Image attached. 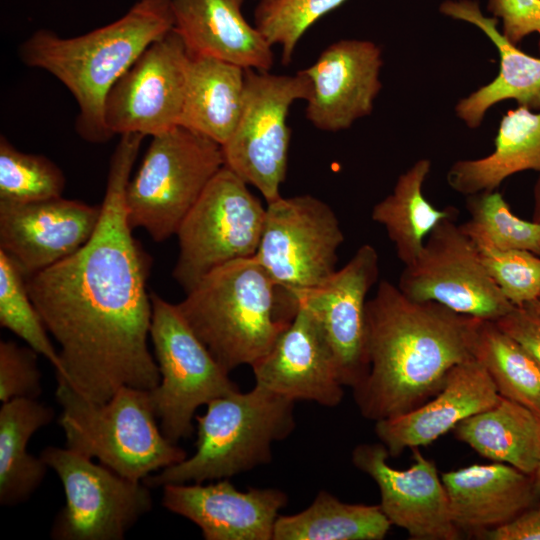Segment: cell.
I'll list each match as a JSON object with an SVG mask.
<instances>
[{"label":"cell","instance_id":"d4e9b609","mask_svg":"<svg viewBox=\"0 0 540 540\" xmlns=\"http://www.w3.org/2000/svg\"><path fill=\"white\" fill-rule=\"evenodd\" d=\"M526 170L540 173V111L518 106L501 118L494 150L485 157L456 161L447 183L468 196L497 190L505 179Z\"/></svg>","mask_w":540,"mask_h":540},{"label":"cell","instance_id":"cb8c5ba5","mask_svg":"<svg viewBox=\"0 0 540 540\" xmlns=\"http://www.w3.org/2000/svg\"><path fill=\"white\" fill-rule=\"evenodd\" d=\"M441 14L468 22L490 39L499 54V73L455 105L456 116L471 129L478 128L495 104L515 100L518 106L540 110V58L533 57L509 41L499 30V20L485 16L476 0H445Z\"/></svg>","mask_w":540,"mask_h":540},{"label":"cell","instance_id":"e575fe53","mask_svg":"<svg viewBox=\"0 0 540 540\" xmlns=\"http://www.w3.org/2000/svg\"><path fill=\"white\" fill-rule=\"evenodd\" d=\"M346 0L260 1L254 12L255 26L267 41L281 47L282 63L288 64L304 33L322 16Z\"/></svg>","mask_w":540,"mask_h":540},{"label":"cell","instance_id":"1f68e13d","mask_svg":"<svg viewBox=\"0 0 540 540\" xmlns=\"http://www.w3.org/2000/svg\"><path fill=\"white\" fill-rule=\"evenodd\" d=\"M466 208L469 219L459 226L476 246L540 256V224L517 217L497 190L468 195Z\"/></svg>","mask_w":540,"mask_h":540},{"label":"cell","instance_id":"5bb4252c","mask_svg":"<svg viewBox=\"0 0 540 540\" xmlns=\"http://www.w3.org/2000/svg\"><path fill=\"white\" fill-rule=\"evenodd\" d=\"M190 60L173 29L150 44L107 96L104 119L110 135L154 137L179 126Z\"/></svg>","mask_w":540,"mask_h":540},{"label":"cell","instance_id":"5b68a950","mask_svg":"<svg viewBox=\"0 0 540 540\" xmlns=\"http://www.w3.org/2000/svg\"><path fill=\"white\" fill-rule=\"evenodd\" d=\"M195 416V453L146 477L150 488L204 483L247 472L272 459V444L295 428L294 401L260 385L218 397Z\"/></svg>","mask_w":540,"mask_h":540},{"label":"cell","instance_id":"8992f818","mask_svg":"<svg viewBox=\"0 0 540 540\" xmlns=\"http://www.w3.org/2000/svg\"><path fill=\"white\" fill-rule=\"evenodd\" d=\"M56 398L66 447L125 478L143 481L187 457L157 424L149 390L123 386L98 403L58 381Z\"/></svg>","mask_w":540,"mask_h":540},{"label":"cell","instance_id":"6da1fadb","mask_svg":"<svg viewBox=\"0 0 540 540\" xmlns=\"http://www.w3.org/2000/svg\"><path fill=\"white\" fill-rule=\"evenodd\" d=\"M145 136L121 135L111 157L98 226L71 256L28 278V293L60 345L57 381L93 402L121 387L160 382L148 348L152 321L150 256L132 234L125 192Z\"/></svg>","mask_w":540,"mask_h":540},{"label":"cell","instance_id":"ffe728a7","mask_svg":"<svg viewBox=\"0 0 540 540\" xmlns=\"http://www.w3.org/2000/svg\"><path fill=\"white\" fill-rule=\"evenodd\" d=\"M162 488V506L197 525L206 540H273L279 511L288 502L282 490L240 491L227 478Z\"/></svg>","mask_w":540,"mask_h":540},{"label":"cell","instance_id":"b9f144b4","mask_svg":"<svg viewBox=\"0 0 540 540\" xmlns=\"http://www.w3.org/2000/svg\"><path fill=\"white\" fill-rule=\"evenodd\" d=\"M533 479H534V482H535V485H536V488H537V491L540 495V462H539V465L534 473V475L532 476Z\"/></svg>","mask_w":540,"mask_h":540},{"label":"cell","instance_id":"484cf974","mask_svg":"<svg viewBox=\"0 0 540 540\" xmlns=\"http://www.w3.org/2000/svg\"><path fill=\"white\" fill-rule=\"evenodd\" d=\"M245 69L206 56L191 55L179 126L200 133L221 146L241 115Z\"/></svg>","mask_w":540,"mask_h":540},{"label":"cell","instance_id":"4316f807","mask_svg":"<svg viewBox=\"0 0 540 540\" xmlns=\"http://www.w3.org/2000/svg\"><path fill=\"white\" fill-rule=\"evenodd\" d=\"M454 436L482 457L533 476L540 462V416L504 397L459 422Z\"/></svg>","mask_w":540,"mask_h":540},{"label":"cell","instance_id":"44dd1931","mask_svg":"<svg viewBox=\"0 0 540 540\" xmlns=\"http://www.w3.org/2000/svg\"><path fill=\"white\" fill-rule=\"evenodd\" d=\"M500 395L474 358L453 366L439 391L419 407L375 422V434L391 457L427 446L462 420L495 405Z\"/></svg>","mask_w":540,"mask_h":540},{"label":"cell","instance_id":"f546056e","mask_svg":"<svg viewBox=\"0 0 540 540\" xmlns=\"http://www.w3.org/2000/svg\"><path fill=\"white\" fill-rule=\"evenodd\" d=\"M392 524L380 505L347 503L321 490L293 515H279L273 540H382Z\"/></svg>","mask_w":540,"mask_h":540},{"label":"cell","instance_id":"60d3db41","mask_svg":"<svg viewBox=\"0 0 540 540\" xmlns=\"http://www.w3.org/2000/svg\"><path fill=\"white\" fill-rule=\"evenodd\" d=\"M533 198H534V205H533V219L532 220L540 224V173L534 185Z\"/></svg>","mask_w":540,"mask_h":540},{"label":"cell","instance_id":"836d02e7","mask_svg":"<svg viewBox=\"0 0 540 540\" xmlns=\"http://www.w3.org/2000/svg\"><path fill=\"white\" fill-rule=\"evenodd\" d=\"M65 177L47 157L16 149L0 137V201L29 203L61 197Z\"/></svg>","mask_w":540,"mask_h":540},{"label":"cell","instance_id":"ac0fdd59","mask_svg":"<svg viewBox=\"0 0 540 540\" xmlns=\"http://www.w3.org/2000/svg\"><path fill=\"white\" fill-rule=\"evenodd\" d=\"M382 66L381 48L372 41L330 44L303 70L311 84L306 118L320 130L337 132L370 115L382 88Z\"/></svg>","mask_w":540,"mask_h":540},{"label":"cell","instance_id":"4fadbf2b","mask_svg":"<svg viewBox=\"0 0 540 540\" xmlns=\"http://www.w3.org/2000/svg\"><path fill=\"white\" fill-rule=\"evenodd\" d=\"M455 218L442 220L430 232L417 258L404 265L397 286L412 300L432 301L460 314L496 321L514 306Z\"/></svg>","mask_w":540,"mask_h":540},{"label":"cell","instance_id":"603a6c76","mask_svg":"<svg viewBox=\"0 0 540 540\" xmlns=\"http://www.w3.org/2000/svg\"><path fill=\"white\" fill-rule=\"evenodd\" d=\"M244 0H170L173 30L189 53L269 71L272 45L242 13Z\"/></svg>","mask_w":540,"mask_h":540},{"label":"cell","instance_id":"2e32d148","mask_svg":"<svg viewBox=\"0 0 540 540\" xmlns=\"http://www.w3.org/2000/svg\"><path fill=\"white\" fill-rule=\"evenodd\" d=\"M413 463L405 470L387 462V448L380 443L360 444L352 452L356 468L369 475L380 492V507L391 522L418 540H456L446 489L433 461L413 448Z\"/></svg>","mask_w":540,"mask_h":540},{"label":"cell","instance_id":"ab89813d","mask_svg":"<svg viewBox=\"0 0 540 540\" xmlns=\"http://www.w3.org/2000/svg\"><path fill=\"white\" fill-rule=\"evenodd\" d=\"M486 540H540V502L511 521L479 533Z\"/></svg>","mask_w":540,"mask_h":540},{"label":"cell","instance_id":"8fae6325","mask_svg":"<svg viewBox=\"0 0 540 540\" xmlns=\"http://www.w3.org/2000/svg\"><path fill=\"white\" fill-rule=\"evenodd\" d=\"M40 457L59 477L65 505L51 527L55 540H122L152 509L150 487L125 478L69 448L48 446Z\"/></svg>","mask_w":540,"mask_h":540},{"label":"cell","instance_id":"e0dca14e","mask_svg":"<svg viewBox=\"0 0 540 540\" xmlns=\"http://www.w3.org/2000/svg\"><path fill=\"white\" fill-rule=\"evenodd\" d=\"M100 216L101 206L62 196L29 203L0 201V250L28 278L84 246Z\"/></svg>","mask_w":540,"mask_h":540},{"label":"cell","instance_id":"3957f363","mask_svg":"<svg viewBox=\"0 0 540 540\" xmlns=\"http://www.w3.org/2000/svg\"><path fill=\"white\" fill-rule=\"evenodd\" d=\"M170 0H139L124 16L89 33L63 38L41 29L20 45L21 60L47 71L79 107L77 132L99 143L112 136L104 109L107 96L144 50L173 29Z\"/></svg>","mask_w":540,"mask_h":540},{"label":"cell","instance_id":"7bdbcfd3","mask_svg":"<svg viewBox=\"0 0 540 540\" xmlns=\"http://www.w3.org/2000/svg\"><path fill=\"white\" fill-rule=\"evenodd\" d=\"M260 1H270V0H260Z\"/></svg>","mask_w":540,"mask_h":540},{"label":"cell","instance_id":"8d00e7d4","mask_svg":"<svg viewBox=\"0 0 540 540\" xmlns=\"http://www.w3.org/2000/svg\"><path fill=\"white\" fill-rule=\"evenodd\" d=\"M38 353L13 341L0 342V400L36 399L42 392Z\"/></svg>","mask_w":540,"mask_h":540},{"label":"cell","instance_id":"30bf717a","mask_svg":"<svg viewBox=\"0 0 540 540\" xmlns=\"http://www.w3.org/2000/svg\"><path fill=\"white\" fill-rule=\"evenodd\" d=\"M311 84L303 72L276 75L245 69L243 106L238 123L221 146L224 166L254 186L267 203L281 197L286 178L291 105L307 100Z\"/></svg>","mask_w":540,"mask_h":540},{"label":"cell","instance_id":"d6986e66","mask_svg":"<svg viewBox=\"0 0 540 540\" xmlns=\"http://www.w3.org/2000/svg\"><path fill=\"white\" fill-rule=\"evenodd\" d=\"M251 367L257 385L294 402L335 407L344 396L322 328L313 312L300 302L289 325Z\"/></svg>","mask_w":540,"mask_h":540},{"label":"cell","instance_id":"83f0119b","mask_svg":"<svg viewBox=\"0 0 540 540\" xmlns=\"http://www.w3.org/2000/svg\"><path fill=\"white\" fill-rule=\"evenodd\" d=\"M54 410L32 398L4 402L0 408V504L15 506L28 500L49 468L27 451L28 442L54 418Z\"/></svg>","mask_w":540,"mask_h":540},{"label":"cell","instance_id":"52a82bcc","mask_svg":"<svg viewBox=\"0 0 540 540\" xmlns=\"http://www.w3.org/2000/svg\"><path fill=\"white\" fill-rule=\"evenodd\" d=\"M224 166L220 144L176 126L152 137L125 192L130 226L143 228L156 242L176 235L187 213Z\"/></svg>","mask_w":540,"mask_h":540},{"label":"cell","instance_id":"d6a6232c","mask_svg":"<svg viewBox=\"0 0 540 540\" xmlns=\"http://www.w3.org/2000/svg\"><path fill=\"white\" fill-rule=\"evenodd\" d=\"M0 325L20 337L55 368L62 370L59 352L27 289L26 277L18 265L0 250Z\"/></svg>","mask_w":540,"mask_h":540},{"label":"cell","instance_id":"7a4b0ae2","mask_svg":"<svg viewBox=\"0 0 540 540\" xmlns=\"http://www.w3.org/2000/svg\"><path fill=\"white\" fill-rule=\"evenodd\" d=\"M480 322L381 281L366 304L368 372L353 388L361 415L376 422L429 400L453 366L474 358Z\"/></svg>","mask_w":540,"mask_h":540},{"label":"cell","instance_id":"d590c367","mask_svg":"<svg viewBox=\"0 0 540 540\" xmlns=\"http://www.w3.org/2000/svg\"><path fill=\"white\" fill-rule=\"evenodd\" d=\"M488 274L513 305L540 298V256L527 250L476 246Z\"/></svg>","mask_w":540,"mask_h":540},{"label":"cell","instance_id":"9c48e42d","mask_svg":"<svg viewBox=\"0 0 540 540\" xmlns=\"http://www.w3.org/2000/svg\"><path fill=\"white\" fill-rule=\"evenodd\" d=\"M265 217L266 207L248 184L223 166L177 230L179 253L173 278L187 293L215 268L253 257Z\"/></svg>","mask_w":540,"mask_h":540},{"label":"cell","instance_id":"f35d334b","mask_svg":"<svg viewBox=\"0 0 540 540\" xmlns=\"http://www.w3.org/2000/svg\"><path fill=\"white\" fill-rule=\"evenodd\" d=\"M494 322L517 341L540 366V298L514 306Z\"/></svg>","mask_w":540,"mask_h":540},{"label":"cell","instance_id":"277c9868","mask_svg":"<svg viewBox=\"0 0 540 540\" xmlns=\"http://www.w3.org/2000/svg\"><path fill=\"white\" fill-rule=\"evenodd\" d=\"M176 305L229 373L263 357L298 309L254 256L215 268Z\"/></svg>","mask_w":540,"mask_h":540},{"label":"cell","instance_id":"ba28073f","mask_svg":"<svg viewBox=\"0 0 540 540\" xmlns=\"http://www.w3.org/2000/svg\"><path fill=\"white\" fill-rule=\"evenodd\" d=\"M150 338L160 373L149 390L163 434L176 443L191 436L196 410L240 390L183 318L176 304L151 293Z\"/></svg>","mask_w":540,"mask_h":540},{"label":"cell","instance_id":"f1b7e54d","mask_svg":"<svg viewBox=\"0 0 540 540\" xmlns=\"http://www.w3.org/2000/svg\"><path fill=\"white\" fill-rule=\"evenodd\" d=\"M431 161H416L397 179L390 194L373 206L371 218L382 225L404 265L412 263L421 252L430 232L444 219L457 217L452 206L436 208L423 193Z\"/></svg>","mask_w":540,"mask_h":540},{"label":"cell","instance_id":"7402d4cb","mask_svg":"<svg viewBox=\"0 0 540 540\" xmlns=\"http://www.w3.org/2000/svg\"><path fill=\"white\" fill-rule=\"evenodd\" d=\"M451 519L472 536L501 526L540 502L534 479L517 468L495 462L444 472Z\"/></svg>","mask_w":540,"mask_h":540},{"label":"cell","instance_id":"9a60e30c","mask_svg":"<svg viewBox=\"0 0 540 540\" xmlns=\"http://www.w3.org/2000/svg\"><path fill=\"white\" fill-rule=\"evenodd\" d=\"M379 275V257L370 244L320 286L300 294L317 318L332 351L341 383L355 388L368 372L366 349L367 295Z\"/></svg>","mask_w":540,"mask_h":540},{"label":"cell","instance_id":"74e56055","mask_svg":"<svg viewBox=\"0 0 540 540\" xmlns=\"http://www.w3.org/2000/svg\"><path fill=\"white\" fill-rule=\"evenodd\" d=\"M487 10L501 20L502 34L515 45L537 33L540 53V0H488Z\"/></svg>","mask_w":540,"mask_h":540},{"label":"cell","instance_id":"4dcf8cb0","mask_svg":"<svg viewBox=\"0 0 540 540\" xmlns=\"http://www.w3.org/2000/svg\"><path fill=\"white\" fill-rule=\"evenodd\" d=\"M473 357L486 370L501 397L515 401L540 416V366L494 321L481 320Z\"/></svg>","mask_w":540,"mask_h":540},{"label":"cell","instance_id":"7c38bea8","mask_svg":"<svg viewBox=\"0 0 540 540\" xmlns=\"http://www.w3.org/2000/svg\"><path fill=\"white\" fill-rule=\"evenodd\" d=\"M343 241L339 220L327 203L309 194L281 196L267 203L254 258L297 301L337 270Z\"/></svg>","mask_w":540,"mask_h":540}]
</instances>
